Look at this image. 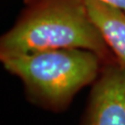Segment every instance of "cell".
Wrapping results in <instances>:
<instances>
[{
	"mask_svg": "<svg viewBox=\"0 0 125 125\" xmlns=\"http://www.w3.org/2000/svg\"><path fill=\"white\" fill-rule=\"evenodd\" d=\"M61 48L98 55L104 65L116 58L90 17L85 0H36L26 5L0 40V59Z\"/></svg>",
	"mask_w": 125,
	"mask_h": 125,
	"instance_id": "cell-1",
	"label": "cell"
},
{
	"mask_svg": "<svg viewBox=\"0 0 125 125\" xmlns=\"http://www.w3.org/2000/svg\"><path fill=\"white\" fill-rule=\"evenodd\" d=\"M1 61L22 81L31 103L55 112L65 110L81 89L94 83L104 66L98 55L81 48L45 50Z\"/></svg>",
	"mask_w": 125,
	"mask_h": 125,
	"instance_id": "cell-2",
	"label": "cell"
},
{
	"mask_svg": "<svg viewBox=\"0 0 125 125\" xmlns=\"http://www.w3.org/2000/svg\"><path fill=\"white\" fill-rule=\"evenodd\" d=\"M83 125H125V70L104 65L93 83Z\"/></svg>",
	"mask_w": 125,
	"mask_h": 125,
	"instance_id": "cell-3",
	"label": "cell"
},
{
	"mask_svg": "<svg viewBox=\"0 0 125 125\" xmlns=\"http://www.w3.org/2000/svg\"><path fill=\"white\" fill-rule=\"evenodd\" d=\"M85 4L93 22L125 70V11L100 0H85Z\"/></svg>",
	"mask_w": 125,
	"mask_h": 125,
	"instance_id": "cell-4",
	"label": "cell"
},
{
	"mask_svg": "<svg viewBox=\"0 0 125 125\" xmlns=\"http://www.w3.org/2000/svg\"><path fill=\"white\" fill-rule=\"evenodd\" d=\"M34 1H36V0H24V4H30V3H32ZM100 1H103L105 3H107V4H110L125 11V0H100Z\"/></svg>",
	"mask_w": 125,
	"mask_h": 125,
	"instance_id": "cell-5",
	"label": "cell"
}]
</instances>
